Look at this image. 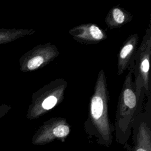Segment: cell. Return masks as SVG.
Listing matches in <instances>:
<instances>
[{
  "label": "cell",
  "instance_id": "6da1fadb",
  "mask_svg": "<svg viewBox=\"0 0 151 151\" xmlns=\"http://www.w3.org/2000/svg\"><path fill=\"white\" fill-rule=\"evenodd\" d=\"M109 101L110 93L105 71L101 69L90 99L87 119L84 127L89 135L97 137L99 143L107 146L111 144L114 131L109 116Z\"/></svg>",
  "mask_w": 151,
  "mask_h": 151
},
{
  "label": "cell",
  "instance_id": "7a4b0ae2",
  "mask_svg": "<svg viewBox=\"0 0 151 151\" xmlns=\"http://www.w3.org/2000/svg\"><path fill=\"white\" fill-rule=\"evenodd\" d=\"M133 65L130 66L119 94L115 115L114 130L117 141L123 143L129 138L133 121L143 110L145 91L139 96L133 80Z\"/></svg>",
  "mask_w": 151,
  "mask_h": 151
},
{
  "label": "cell",
  "instance_id": "3957f363",
  "mask_svg": "<svg viewBox=\"0 0 151 151\" xmlns=\"http://www.w3.org/2000/svg\"><path fill=\"white\" fill-rule=\"evenodd\" d=\"M67 84L65 79L56 78L33 93L26 117L29 120L38 119L60 104L63 101Z\"/></svg>",
  "mask_w": 151,
  "mask_h": 151
},
{
  "label": "cell",
  "instance_id": "277c9868",
  "mask_svg": "<svg viewBox=\"0 0 151 151\" xmlns=\"http://www.w3.org/2000/svg\"><path fill=\"white\" fill-rule=\"evenodd\" d=\"M151 55V24L150 21L142 42L139 45L134 60L133 76L136 90L139 96L143 91L147 100L150 99V59Z\"/></svg>",
  "mask_w": 151,
  "mask_h": 151
},
{
  "label": "cell",
  "instance_id": "5b68a950",
  "mask_svg": "<svg viewBox=\"0 0 151 151\" xmlns=\"http://www.w3.org/2000/svg\"><path fill=\"white\" fill-rule=\"evenodd\" d=\"M59 55L58 47L51 42L37 45L20 57L19 70L27 73L41 69L53 61Z\"/></svg>",
  "mask_w": 151,
  "mask_h": 151
},
{
  "label": "cell",
  "instance_id": "8992f818",
  "mask_svg": "<svg viewBox=\"0 0 151 151\" xmlns=\"http://www.w3.org/2000/svg\"><path fill=\"white\" fill-rule=\"evenodd\" d=\"M71 127L66 119L61 117H51L38 128L32 138L34 145H44L55 140L64 141L69 135Z\"/></svg>",
  "mask_w": 151,
  "mask_h": 151
},
{
  "label": "cell",
  "instance_id": "52a82bcc",
  "mask_svg": "<svg viewBox=\"0 0 151 151\" xmlns=\"http://www.w3.org/2000/svg\"><path fill=\"white\" fill-rule=\"evenodd\" d=\"M145 109L136 116L132 124L133 151H151V99Z\"/></svg>",
  "mask_w": 151,
  "mask_h": 151
},
{
  "label": "cell",
  "instance_id": "ba28073f",
  "mask_svg": "<svg viewBox=\"0 0 151 151\" xmlns=\"http://www.w3.org/2000/svg\"><path fill=\"white\" fill-rule=\"evenodd\" d=\"M68 34L77 42L86 45L98 44L107 38L106 31L94 23L75 26L69 29Z\"/></svg>",
  "mask_w": 151,
  "mask_h": 151
},
{
  "label": "cell",
  "instance_id": "9c48e42d",
  "mask_svg": "<svg viewBox=\"0 0 151 151\" xmlns=\"http://www.w3.org/2000/svg\"><path fill=\"white\" fill-rule=\"evenodd\" d=\"M137 33L131 34L123 42L117 54L118 76H121L130 66L134 65V60L139 47Z\"/></svg>",
  "mask_w": 151,
  "mask_h": 151
},
{
  "label": "cell",
  "instance_id": "30bf717a",
  "mask_svg": "<svg viewBox=\"0 0 151 151\" xmlns=\"http://www.w3.org/2000/svg\"><path fill=\"white\" fill-rule=\"evenodd\" d=\"M133 18L132 13L117 5L109 10L104 18V22L110 29L120 28L132 21Z\"/></svg>",
  "mask_w": 151,
  "mask_h": 151
},
{
  "label": "cell",
  "instance_id": "8fae6325",
  "mask_svg": "<svg viewBox=\"0 0 151 151\" xmlns=\"http://www.w3.org/2000/svg\"><path fill=\"white\" fill-rule=\"evenodd\" d=\"M35 32L33 29L0 28V44L11 42L16 40Z\"/></svg>",
  "mask_w": 151,
  "mask_h": 151
},
{
  "label": "cell",
  "instance_id": "7c38bea8",
  "mask_svg": "<svg viewBox=\"0 0 151 151\" xmlns=\"http://www.w3.org/2000/svg\"><path fill=\"white\" fill-rule=\"evenodd\" d=\"M11 109L12 107L10 105L6 104H0V119L6 114Z\"/></svg>",
  "mask_w": 151,
  "mask_h": 151
}]
</instances>
